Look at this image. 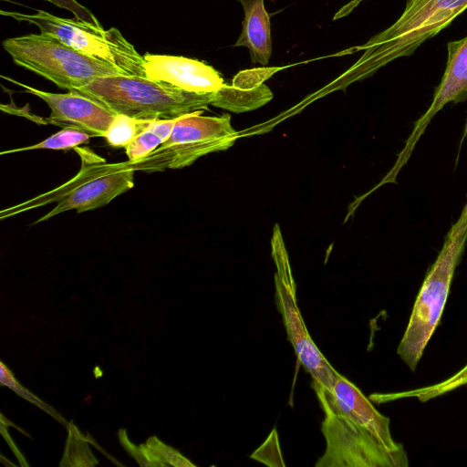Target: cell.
Returning <instances> with one entry per match:
<instances>
[{"label": "cell", "mask_w": 467, "mask_h": 467, "mask_svg": "<svg viewBox=\"0 0 467 467\" xmlns=\"http://www.w3.org/2000/svg\"><path fill=\"white\" fill-rule=\"evenodd\" d=\"M325 418L326 449L316 467H407L403 445L390 432V420L378 411L348 379L314 389Z\"/></svg>", "instance_id": "1"}, {"label": "cell", "mask_w": 467, "mask_h": 467, "mask_svg": "<svg viewBox=\"0 0 467 467\" xmlns=\"http://www.w3.org/2000/svg\"><path fill=\"white\" fill-rule=\"evenodd\" d=\"M466 8L467 0H408L402 14L389 27L352 48L364 53L341 78L363 79L398 58L411 56Z\"/></svg>", "instance_id": "2"}, {"label": "cell", "mask_w": 467, "mask_h": 467, "mask_svg": "<svg viewBox=\"0 0 467 467\" xmlns=\"http://www.w3.org/2000/svg\"><path fill=\"white\" fill-rule=\"evenodd\" d=\"M74 92L117 114L146 119H177L207 109L213 97V92L193 93L162 81L126 75L99 78Z\"/></svg>", "instance_id": "3"}, {"label": "cell", "mask_w": 467, "mask_h": 467, "mask_svg": "<svg viewBox=\"0 0 467 467\" xmlns=\"http://www.w3.org/2000/svg\"><path fill=\"white\" fill-rule=\"evenodd\" d=\"M467 241V212L462 213L448 231L443 245L428 270L397 353L414 371L440 323L454 271L460 263Z\"/></svg>", "instance_id": "4"}, {"label": "cell", "mask_w": 467, "mask_h": 467, "mask_svg": "<svg viewBox=\"0 0 467 467\" xmlns=\"http://www.w3.org/2000/svg\"><path fill=\"white\" fill-rule=\"evenodd\" d=\"M2 45L17 66L67 91H74L99 78L124 75L111 64L42 33L9 37Z\"/></svg>", "instance_id": "5"}, {"label": "cell", "mask_w": 467, "mask_h": 467, "mask_svg": "<svg viewBox=\"0 0 467 467\" xmlns=\"http://www.w3.org/2000/svg\"><path fill=\"white\" fill-rule=\"evenodd\" d=\"M0 13L17 21L33 24L40 33L51 36L85 55L104 60L126 76L147 78L143 56L115 27L105 30L98 21L63 18L43 10L29 15L4 10Z\"/></svg>", "instance_id": "6"}, {"label": "cell", "mask_w": 467, "mask_h": 467, "mask_svg": "<svg viewBox=\"0 0 467 467\" xmlns=\"http://www.w3.org/2000/svg\"><path fill=\"white\" fill-rule=\"evenodd\" d=\"M197 110L178 118L168 140L149 155L119 163L120 167L146 172L181 169L206 154L225 150L237 139L231 116H202Z\"/></svg>", "instance_id": "7"}, {"label": "cell", "mask_w": 467, "mask_h": 467, "mask_svg": "<svg viewBox=\"0 0 467 467\" xmlns=\"http://www.w3.org/2000/svg\"><path fill=\"white\" fill-rule=\"evenodd\" d=\"M285 252V249L281 252L275 248L277 266L275 275L277 309L297 360L312 378L313 389L328 388L337 381L339 373L320 352L305 326L297 306L296 284Z\"/></svg>", "instance_id": "8"}, {"label": "cell", "mask_w": 467, "mask_h": 467, "mask_svg": "<svg viewBox=\"0 0 467 467\" xmlns=\"http://www.w3.org/2000/svg\"><path fill=\"white\" fill-rule=\"evenodd\" d=\"M3 78L25 88L26 92L43 99L51 109L45 123L84 131L91 137H105L106 132L117 113L109 109L98 101L78 92L50 93L8 77Z\"/></svg>", "instance_id": "9"}, {"label": "cell", "mask_w": 467, "mask_h": 467, "mask_svg": "<svg viewBox=\"0 0 467 467\" xmlns=\"http://www.w3.org/2000/svg\"><path fill=\"white\" fill-rule=\"evenodd\" d=\"M447 51L446 67L440 84L435 88L432 102L414 123L412 131L390 172L392 178H395L401 167L406 164L414 146L434 115L449 102L458 103L467 99V36L448 42Z\"/></svg>", "instance_id": "10"}, {"label": "cell", "mask_w": 467, "mask_h": 467, "mask_svg": "<svg viewBox=\"0 0 467 467\" xmlns=\"http://www.w3.org/2000/svg\"><path fill=\"white\" fill-rule=\"evenodd\" d=\"M143 58L148 78L168 83L185 91L212 93L224 84L216 69L197 59L150 53H146Z\"/></svg>", "instance_id": "11"}, {"label": "cell", "mask_w": 467, "mask_h": 467, "mask_svg": "<svg viewBox=\"0 0 467 467\" xmlns=\"http://www.w3.org/2000/svg\"><path fill=\"white\" fill-rule=\"evenodd\" d=\"M134 171L133 169L120 167L119 163L112 164L106 170L103 169L95 178L84 182L64 195L58 204L36 220V223L66 211L76 210L78 213H82L106 205L133 187Z\"/></svg>", "instance_id": "12"}, {"label": "cell", "mask_w": 467, "mask_h": 467, "mask_svg": "<svg viewBox=\"0 0 467 467\" xmlns=\"http://www.w3.org/2000/svg\"><path fill=\"white\" fill-rule=\"evenodd\" d=\"M244 9L242 32L234 47H246L251 61L266 66L272 55L270 17L265 0H238Z\"/></svg>", "instance_id": "13"}, {"label": "cell", "mask_w": 467, "mask_h": 467, "mask_svg": "<svg viewBox=\"0 0 467 467\" xmlns=\"http://www.w3.org/2000/svg\"><path fill=\"white\" fill-rule=\"evenodd\" d=\"M272 98V91L264 83L254 87L233 79L231 86L223 84L213 92L211 105L241 113L260 108Z\"/></svg>", "instance_id": "14"}, {"label": "cell", "mask_w": 467, "mask_h": 467, "mask_svg": "<svg viewBox=\"0 0 467 467\" xmlns=\"http://www.w3.org/2000/svg\"><path fill=\"white\" fill-rule=\"evenodd\" d=\"M177 119L178 118L156 119L125 148L128 161H133L141 159L165 142L170 137Z\"/></svg>", "instance_id": "15"}, {"label": "cell", "mask_w": 467, "mask_h": 467, "mask_svg": "<svg viewBox=\"0 0 467 467\" xmlns=\"http://www.w3.org/2000/svg\"><path fill=\"white\" fill-rule=\"evenodd\" d=\"M156 119H137L117 114L110 123L105 139L109 145L126 148L137 136L148 129Z\"/></svg>", "instance_id": "16"}, {"label": "cell", "mask_w": 467, "mask_h": 467, "mask_svg": "<svg viewBox=\"0 0 467 467\" xmlns=\"http://www.w3.org/2000/svg\"><path fill=\"white\" fill-rule=\"evenodd\" d=\"M91 136L84 131L69 129V128H64L58 132L51 135L50 137L47 138L43 141L34 144L31 146L24 147V148H18L9 150H5L1 152V154H6V153H12V152H18V151H25V150H69V149H75L78 145L88 142L89 138Z\"/></svg>", "instance_id": "17"}, {"label": "cell", "mask_w": 467, "mask_h": 467, "mask_svg": "<svg viewBox=\"0 0 467 467\" xmlns=\"http://www.w3.org/2000/svg\"><path fill=\"white\" fill-rule=\"evenodd\" d=\"M0 383L15 391L18 396L39 407L50 414L54 419L67 426V421L50 406L46 404L38 397L24 388L15 378L13 372L4 362L0 363Z\"/></svg>", "instance_id": "18"}, {"label": "cell", "mask_w": 467, "mask_h": 467, "mask_svg": "<svg viewBox=\"0 0 467 467\" xmlns=\"http://www.w3.org/2000/svg\"><path fill=\"white\" fill-rule=\"evenodd\" d=\"M146 447L150 451L161 466L194 467L195 465L180 451L163 443L156 436L150 437Z\"/></svg>", "instance_id": "19"}, {"label": "cell", "mask_w": 467, "mask_h": 467, "mask_svg": "<svg viewBox=\"0 0 467 467\" xmlns=\"http://www.w3.org/2000/svg\"><path fill=\"white\" fill-rule=\"evenodd\" d=\"M119 438L123 448L140 466H161L160 462L155 459L145 444L136 446L129 440L125 430H119Z\"/></svg>", "instance_id": "20"}, {"label": "cell", "mask_w": 467, "mask_h": 467, "mask_svg": "<svg viewBox=\"0 0 467 467\" xmlns=\"http://www.w3.org/2000/svg\"><path fill=\"white\" fill-rule=\"evenodd\" d=\"M466 135H467V119H466V123H465L464 130H463V135H462V141L466 137Z\"/></svg>", "instance_id": "21"}, {"label": "cell", "mask_w": 467, "mask_h": 467, "mask_svg": "<svg viewBox=\"0 0 467 467\" xmlns=\"http://www.w3.org/2000/svg\"><path fill=\"white\" fill-rule=\"evenodd\" d=\"M463 210H465L467 212V202H466L465 206L463 207Z\"/></svg>", "instance_id": "22"}]
</instances>
